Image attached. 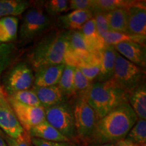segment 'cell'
Wrapping results in <instances>:
<instances>
[{
	"label": "cell",
	"instance_id": "1",
	"mask_svg": "<svg viewBox=\"0 0 146 146\" xmlns=\"http://www.w3.org/2000/svg\"><path fill=\"white\" fill-rule=\"evenodd\" d=\"M138 118L129 102L122 104L97 122L91 143H116L125 139Z\"/></svg>",
	"mask_w": 146,
	"mask_h": 146
},
{
	"label": "cell",
	"instance_id": "2",
	"mask_svg": "<svg viewBox=\"0 0 146 146\" xmlns=\"http://www.w3.org/2000/svg\"><path fill=\"white\" fill-rule=\"evenodd\" d=\"M70 31H55L42 39L33 49L29 60L35 71L50 66L65 64Z\"/></svg>",
	"mask_w": 146,
	"mask_h": 146
},
{
	"label": "cell",
	"instance_id": "3",
	"mask_svg": "<svg viewBox=\"0 0 146 146\" xmlns=\"http://www.w3.org/2000/svg\"><path fill=\"white\" fill-rule=\"evenodd\" d=\"M81 95L94 110L98 120L122 104L128 102L129 98V94L120 88L113 78L92 83L89 89Z\"/></svg>",
	"mask_w": 146,
	"mask_h": 146
},
{
	"label": "cell",
	"instance_id": "4",
	"mask_svg": "<svg viewBox=\"0 0 146 146\" xmlns=\"http://www.w3.org/2000/svg\"><path fill=\"white\" fill-rule=\"evenodd\" d=\"M45 120L70 141L77 138L73 108L68 102L45 108Z\"/></svg>",
	"mask_w": 146,
	"mask_h": 146
},
{
	"label": "cell",
	"instance_id": "5",
	"mask_svg": "<svg viewBox=\"0 0 146 146\" xmlns=\"http://www.w3.org/2000/svg\"><path fill=\"white\" fill-rule=\"evenodd\" d=\"M51 26V19L41 7L29 8L24 16L20 27V39L23 43L31 42L46 31Z\"/></svg>",
	"mask_w": 146,
	"mask_h": 146
},
{
	"label": "cell",
	"instance_id": "6",
	"mask_svg": "<svg viewBox=\"0 0 146 146\" xmlns=\"http://www.w3.org/2000/svg\"><path fill=\"white\" fill-rule=\"evenodd\" d=\"M143 70L116 53L113 79L127 94L132 91L143 82Z\"/></svg>",
	"mask_w": 146,
	"mask_h": 146
},
{
	"label": "cell",
	"instance_id": "7",
	"mask_svg": "<svg viewBox=\"0 0 146 146\" xmlns=\"http://www.w3.org/2000/svg\"><path fill=\"white\" fill-rule=\"evenodd\" d=\"M73 113L77 138L85 143L90 142L98 119L94 110L82 95L76 100Z\"/></svg>",
	"mask_w": 146,
	"mask_h": 146
},
{
	"label": "cell",
	"instance_id": "8",
	"mask_svg": "<svg viewBox=\"0 0 146 146\" xmlns=\"http://www.w3.org/2000/svg\"><path fill=\"white\" fill-rule=\"evenodd\" d=\"M34 74L26 63H18L10 70L4 79V90L9 95L27 90L34 84Z\"/></svg>",
	"mask_w": 146,
	"mask_h": 146
},
{
	"label": "cell",
	"instance_id": "9",
	"mask_svg": "<svg viewBox=\"0 0 146 146\" xmlns=\"http://www.w3.org/2000/svg\"><path fill=\"white\" fill-rule=\"evenodd\" d=\"M8 102L19 123L27 133L45 120V108L43 107L23 104L9 97Z\"/></svg>",
	"mask_w": 146,
	"mask_h": 146
},
{
	"label": "cell",
	"instance_id": "10",
	"mask_svg": "<svg viewBox=\"0 0 146 146\" xmlns=\"http://www.w3.org/2000/svg\"><path fill=\"white\" fill-rule=\"evenodd\" d=\"M127 33L131 35L146 36V9L145 1H137L127 9Z\"/></svg>",
	"mask_w": 146,
	"mask_h": 146
},
{
	"label": "cell",
	"instance_id": "11",
	"mask_svg": "<svg viewBox=\"0 0 146 146\" xmlns=\"http://www.w3.org/2000/svg\"><path fill=\"white\" fill-rule=\"evenodd\" d=\"M115 50L123 58L140 68L145 67L146 50L145 45L135 42H122L114 45Z\"/></svg>",
	"mask_w": 146,
	"mask_h": 146
},
{
	"label": "cell",
	"instance_id": "12",
	"mask_svg": "<svg viewBox=\"0 0 146 146\" xmlns=\"http://www.w3.org/2000/svg\"><path fill=\"white\" fill-rule=\"evenodd\" d=\"M0 128L13 139L21 137L25 131L10 105L0 106Z\"/></svg>",
	"mask_w": 146,
	"mask_h": 146
},
{
	"label": "cell",
	"instance_id": "13",
	"mask_svg": "<svg viewBox=\"0 0 146 146\" xmlns=\"http://www.w3.org/2000/svg\"><path fill=\"white\" fill-rule=\"evenodd\" d=\"M116 53L114 45H105L100 52V69L99 75L96 78L97 81L104 82L113 78Z\"/></svg>",
	"mask_w": 146,
	"mask_h": 146
},
{
	"label": "cell",
	"instance_id": "14",
	"mask_svg": "<svg viewBox=\"0 0 146 146\" xmlns=\"http://www.w3.org/2000/svg\"><path fill=\"white\" fill-rule=\"evenodd\" d=\"M65 64L50 66L35 71L34 84L36 87H50L58 85L64 68Z\"/></svg>",
	"mask_w": 146,
	"mask_h": 146
},
{
	"label": "cell",
	"instance_id": "15",
	"mask_svg": "<svg viewBox=\"0 0 146 146\" xmlns=\"http://www.w3.org/2000/svg\"><path fill=\"white\" fill-rule=\"evenodd\" d=\"M32 90L41 102L44 108L66 102V97L64 96L58 85L50 87H36L33 85Z\"/></svg>",
	"mask_w": 146,
	"mask_h": 146
},
{
	"label": "cell",
	"instance_id": "16",
	"mask_svg": "<svg viewBox=\"0 0 146 146\" xmlns=\"http://www.w3.org/2000/svg\"><path fill=\"white\" fill-rule=\"evenodd\" d=\"M93 18V12L89 10H72L59 17L60 24L69 31H81L85 23Z\"/></svg>",
	"mask_w": 146,
	"mask_h": 146
},
{
	"label": "cell",
	"instance_id": "17",
	"mask_svg": "<svg viewBox=\"0 0 146 146\" xmlns=\"http://www.w3.org/2000/svg\"><path fill=\"white\" fill-rule=\"evenodd\" d=\"M81 32L91 54L100 56V52L105 46V43L97 31L94 18H92L84 25Z\"/></svg>",
	"mask_w": 146,
	"mask_h": 146
},
{
	"label": "cell",
	"instance_id": "18",
	"mask_svg": "<svg viewBox=\"0 0 146 146\" xmlns=\"http://www.w3.org/2000/svg\"><path fill=\"white\" fill-rule=\"evenodd\" d=\"M29 134L33 138L40 139L45 141L54 142H71L68 139L56 130L46 120L33 128L29 131Z\"/></svg>",
	"mask_w": 146,
	"mask_h": 146
},
{
	"label": "cell",
	"instance_id": "19",
	"mask_svg": "<svg viewBox=\"0 0 146 146\" xmlns=\"http://www.w3.org/2000/svg\"><path fill=\"white\" fill-rule=\"evenodd\" d=\"M128 102L135 113L138 119L146 118V87L145 83L138 85L129 95Z\"/></svg>",
	"mask_w": 146,
	"mask_h": 146
},
{
	"label": "cell",
	"instance_id": "20",
	"mask_svg": "<svg viewBox=\"0 0 146 146\" xmlns=\"http://www.w3.org/2000/svg\"><path fill=\"white\" fill-rule=\"evenodd\" d=\"M110 32L127 33V9L118 8L106 12Z\"/></svg>",
	"mask_w": 146,
	"mask_h": 146
},
{
	"label": "cell",
	"instance_id": "21",
	"mask_svg": "<svg viewBox=\"0 0 146 146\" xmlns=\"http://www.w3.org/2000/svg\"><path fill=\"white\" fill-rule=\"evenodd\" d=\"M18 18L16 16H7L0 18V42L12 43L17 37Z\"/></svg>",
	"mask_w": 146,
	"mask_h": 146
},
{
	"label": "cell",
	"instance_id": "22",
	"mask_svg": "<svg viewBox=\"0 0 146 146\" xmlns=\"http://www.w3.org/2000/svg\"><path fill=\"white\" fill-rule=\"evenodd\" d=\"M30 3L21 0H0V18L23 14Z\"/></svg>",
	"mask_w": 146,
	"mask_h": 146
},
{
	"label": "cell",
	"instance_id": "23",
	"mask_svg": "<svg viewBox=\"0 0 146 146\" xmlns=\"http://www.w3.org/2000/svg\"><path fill=\"white\" fill-rule=\"evenodd\" d=\"M136 1L129 0H92V12H108L118 8L128 9Z\"/></svg>",
	"mask_w": 146,
	"mask_h": 146
},
{
	"label": "cell",
	"instance_id": "24",
	"mask_svg": "<svg viewBox=\"0 0 146 146\" xmlns=\"http://www.w3.org/2000/svg\"><path fill=\"white\" fill-rule=\"evenodd\" d=\"M75 67L66 64L60 77L58 86L64 96L67 97L74 94V73Z\"/></svg>",
	"mask_w": 146,
	"mask_h": 146
},
{
	"label": "cell",
	"instance_id": "25",
	"mask_svg": "<svg viewBox=\"0 0 146 146\" xmlns=\"http://www.w3.org/2000/svg\"><path fill=\"white\" fill-rule=\"evenodd\" d=\"M146 36H134L131 35L127 33H122L109 32L104 39L105 45H115L122 42H135L143 45H145Z\"/></svg>",
	"mask_w": 146,
	"mask_h": 146
},
{
	"label": "cell",
	"instance_id": "26",
	"mask_svg": "<svg viewBox=\"0 0 146 146\" xmlns=\"http://www.w3.org/2000/svg\"><path fill=\"white\" fill-rule=\"evenodd\" d=\"M126 139L138 145L145 143L146 141L145 120L138 119L127 134Z\"/></svg>",
	"mask_w": 146,
	"mask_h": 146
},
{
	"label": "cell",
	"instance_id": "27",
	"mask_svg": "<svg viewBox=\"0 0 146 146\" xmlns=\"http://www.w3.org/2000/svg\"><path fill=\"white\" fill-rule=\"evenodd\" d=\"M8 97L23 104L31 106L43 107L36 94L31 89L16 91L9 95Z\"/></svg>",
	"mask_w": 146,
	"mask_h": 146
},
{
	"label": "cell",
	"instance_id": "28",
	"mask_svg": "<svg viewBox=\"0 0 146 146\" xmlns=\"http://www.w3.org/2000/svg\"><path fill=\"white\" fill-rule=\"evenodd\" d=\"M15 45L12 43L0 42V79L1 74L10 64L14 57Z\"/></svg>",
	"mask_w": 146,
	"mask_h": 146
},
{
	"label": "cell",
	"instance_id": "29",
	"mask_svg": "<svg viewBox=\"0 0 146 146\" xmlns=\"http://www.w3.org/2000/svg\"><path fill=\"white\" fill-rule=\"evenodd\" d=\"M69 2L67 0H50L45 1V12L50 16H57L69 10Z\"/></svg>",
	"mask_w": 146,
	"mask_h": 146
},
{
	"label": "cell",
	"instance_id": "30",
	"mask_svg": "<svg viewBox=\"0 0 146 146\" xmlns=\"http://www.w3.org/2000/svg\"><path fill=\"white\" fill-rule=\"evenodd\" d=\"M93 18L96 23L97 31L100 37L104 40L106 35L110 32L106 12L94 11L93 12Z\"/></svg>",
	"mask_w": 146,
	"mask_h": 146
},
{
	"label": "cell",
	"instance_id": "31",
	"mask_svg": "<svg viewBox=\"0 0 146 146\" xmlns=\"http://www.w3.org/2000/svg\"><path fill=\"white\" fill-rule=\"evenodd\" d=\"M92 82L89 81L84 76L77 68L75 67L74 73V94H83L87 89H89Z\"/></svg>",
	"mask_w": 146,
	"mask_h": 146
},
{
	"label": "cell",
	"instance_id": "32",
	"mask_svg": "<svg viewBox=\"0 0 146 146\" xmlns=\"http://www.w3.org/2000/svg\"><path fill=\"white\" fill-rule=\"evenodd\" d=\"M82 74L89 80V81L93 82V81L96 79L100 73V64H91L81 65L76 67Z\"/></svg>",
	"mask_w": 146,
	"mask_h": 146
},
{
	"label": "cell",
	"instance_id": "33",
	"mask_svg": "<svg viewBox=\"0 0 146 146\" xmlns=\"http://www.w3.org/2000/svg\"><path fill=\"white\" fill-rule=\"evenodd\" d=\"M69 10H89L92 11V0H71L68 1Z\"/></svg>",
	"mask_w": 146,
	"mask_h": 146
},
{
	"label": "cell",
	"instance_id": "34",
	"mask_svg": "<svg viewBox=\"0 0 146 146\" xmlns=\"http://www.w3.org/2000/svg\"><path fill=\"white\" fill-rule=\"evenodd\" d=\"M10 146H32L31 137L27 131H24L23 135L19 137L13 139H11Z\"/></svg>",
	"mask_w": 146,
	"mask_h": 146
},
{
	"label": "cell",
	"instance_id": "35",
	"mask_svg": "<svg viewBox=\"0 0 146 146\" xmlns=\"http://www.w3.org/2000/svg\"><path fill=\"white\" fill-rule=\"evenodd\" d=\"M33 146H72V142H54L31 137Z\"/></svg>",
	"mask_w": 146,
	"mask_h": 146
},
{
	"label": "cell",
	"instance_id": "36",
	"mask_svg": "<svg viewBox=\"0 0 146 146\" xmlns=\"http://www.w3.org/2000/svg\"><path fill=\"white\" fill-rule=\"evenodd\" d=\"M8 105H10L8 102V96L0 84V106H5Z\"/></svg>",
	"mask_w": 146,
	"mask_h": 146
},
{
	"label": "cell",
	"instance_id": "37",
	"mask_svg": "<svg viewBox=\"0 0 146 146\" xmlns=\"http://www.w3.org/2000/svg\"><path fill=\"white\" fill-rule=\"evenodd\" d=\"M116 146H138V144L133 143L127 139H123L116 143Z\"/></svg>",
	"mask_w": 146,
	"mask_h": 146
},
{
	"label": "cell",
	"instance_id": "38",
	"mask_svg": "<svg viewBox=\"0 0 146 146\" xmlns=\"http://www.w3.org/2000/svg\"><path fill=\"white\" fill-rule=\"evenodd\" d=\"M90 146H116V143H104V144H93Z\"/></svg>",
	"mask_w": 146,
	"mask_h": 146
},
{
	"label": "cell",
	"instance_id": "39",
	"mask_svg": "<svg viewBox=\"0 0 146 146\" xmlns=\"http://www.w3.org/2000/svg\"><path fill=\"white\" fill-rule=\"evenodd\" d=\"M0 146H7L6 142L5 141L4 139L1 136V132H0Z\"/></svg>",
	"mask_w": 146,
	"mask_h": 146
},
{
	"label": "cell",
	"instance_id": "40",
	"mask_svg": "<svg viewBox=\"0 0 146 146\" xmlns=\"http://www.w3.org/2000/svg\"><path fill=\"white\" fill-rule=\"evenodd\" d=\"M138 146H146V143H142V144H139V145H138Z\"/></svg>",
	"mask_w": 146,
	"mask_h": 146
},
{
	"label": "cell",
	"instance_id": "41",
	"mask_svg": "<svg viewBox=\"0 0 146 146\" xmlns=\"http://www.w3.org/2000/svg\"><path fill=\"white\" fill-rule=\"evenodd\" d=\"M72 146H79V145H75V144H74L72 143Z\"/></svg>",
	"mask_w": 146,
	"mask_h": 146
},
{
	"label": "cell",
	"instance_id": "42",
	"mask_svg": "<svg viewBox=\"0 0 146 146\" xmlns=\"http://www.w3.org/2000/svg\"><path fill=\"white\" fill-rule=\"evenodd\" d=\"M32 146H33V145H32Z\"/></svg>",
	"mask_w": 146,
	"mask_h": 146
}]
</instances>
